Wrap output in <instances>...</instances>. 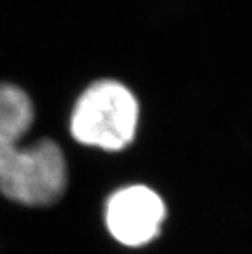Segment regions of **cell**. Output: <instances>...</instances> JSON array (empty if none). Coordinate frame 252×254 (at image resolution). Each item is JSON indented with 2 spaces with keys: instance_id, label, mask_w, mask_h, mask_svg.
<instances>
[{
  "instance_id": "cell-2",
  "label": "cell",
  "mask_w": 252,
  "mask_h": 254,
  "mask_svg": "<svg viewBox=\"0 0 252 254\" xmlns=\"http://www.w3.org/2000/svg\"><path fill=\"white\" fill-rule=\"evenodd\" d=\"M139 104L125 84L101 79L79 97L71 115V134L77 143L103 151H121L133 143Z\"/></svg>"
},
{
  "instance_id": "cell-1",
  "label": "cell",
  "mask_w": 252,
  "mask_h": 254,
  "mask_svg": "<svg viewBox=\"0 0 252 254\" xmlns=\"http://www.w3.org/2000/svg\"><path fill=\"white\" fill-rule=\"evenodd\" d=\"M35 120L28 94L0 84V192L28 207L52 205L67 186V163L56 141L43 138L30 146L21 139Z\"/></svg>"
},
{
  "instance_id": "cell-3",
  "label": "cell",
  "mask_w": 252,
  "mask_h": 254,
  "mask_svg": "<svg viewBox=\"0 0 252 254\" xmlns=\"http://www.w3.org/2000/svg\"><path fill=\"white\" fill-rule=\"evenodd\" d=\"M165 203L148 186H126L115 190L105 203V225L123 246L139 248L157 238L165 220Z\"/></svg>"
}]
</instances>
